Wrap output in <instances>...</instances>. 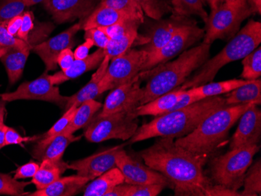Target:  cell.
Wrapping results in <instances>:
<instances>
[{
  "mask_svg": "<svg viewBox=\"0 0 261 196\" xmlns=\"http://www.w3.org/2000/svg\"><path fill=\"white\" fill-rule=\"evenodd\" d=\"M149 167L168 178L176 196H216L218 185L203 171L204 165L193 153L177 146L172 137H158L139 153Z\"/></svg>",
  "mask_w": 261,
  "mask_h": 196,
  "instance_id": "cell-1",
  "label": "cell"
},
{
  "mask_svg": "<svg viewBox=\"0 0 261 196\" xmlns=\"http://www.w3.org/2000/svg\"><path fill=\"white\" fill-rule=\"evenodd\" d=\"M226 106L224 97L205 98L191 105L170 111L143 124L130 137V143L158 137H184L191 133L210 114Z\"/></svg>",
  "mask_w": 261,
  "mask_h": 196,
  "instance_id": "cell-2",
  "label": "cell"
},
{
  "mask_svg": "<svg viewBox=\"0 0 261 196\" xmlns=\"http://www.w3.org/2000/svg\"><path fill=\"white\" fill-rule=\"evenodd\" d=\"M211 46L202 42L181 52L174 61L142 71L139 74L141 79H146L147 82L143 88L144 93L139 106L181 86L193 72L209 59Z\"/></svg>",
  "mask_w": 261,
  "mask_h": 196,
  "instance_id": "cell-3",
  "label": "cell"
},
{
  "mask_svg": "<svg viewBox=\"0 0 261 196\" xmlns=\"http://www.w3.org/2000/svg\"><path fill=\"white\" fill-rule=\"evenodd\" d=\"M250 105L224 106L210 114L191 133L174 142L205 165L227 140L230 130Z\"/></svg>",
  "mask_w": 261,
  "mask_h": 196,
  "instance_id": "cell-4",
  "label": "cell"
},
{
  "mask_svg": "<svg viewBox=\"0 0 261 196\" xmlns=\"http://www.w3.org/2000/svg\"><path fill=\"white\" fill-rule=\"evenodd\" d=\"M260 42V22L249 20L246 25L228 41L221 52L213 58H209L180 88L186 90L211 82L223 67L230 63L243 60L259 46Z\"/></svg>",
  "mask_w": 261,
  "mask_h": 196,
  "instance_id": "cell-5",
  "label": "cell"
},
{
  "mask_svg": "<svg viewBox=\"0 0 261 196\" xmlns=\"http://www.w3.org/2000/svg\"><path fill=\"white\" fill-rule=\"evenodd\" d=\"M259 150V145H250L213 156L209 159L208 178L214 184L238 192L243 186L246 171Z\"/></svg>",
  "mask_w": 261,
  "mask_h": 196,
  "instance_id": "cell-6",
  "label": "cell"
},
{
  "mask_svg": "<svg viewBox=\"0 0 261 196\" xmlns=\"http://www.w3.org/2000/svg\"><path fill=\"white\" fill-rule=\"evenodd\" d=\"M134 110L115 113L105 117L95 115L86 127L85 137L88 141L95 143L111 139H130L139 128L138 118L133 116Z\"/></svg>",
  "mask_w": 261,
  "mask_h": 196,
  "instance_id": "cell-7",
  "label": "cell"
},
{
  "mask_svg": "<svg viewBox=\"0 0 261 196\" xmlns=\"http://www.w3.org/2000/svg\"><path fill=\"white\" fill-rule=\"evenodd\" d=\"M253 14L250 6L234 8L223 3L211 10L205 22L203 42L211 45L216 40L229 41L240 31L242 23Z\"/></svg>",
  "mask_w": 261,
  "mask_h": 196,
  "instance_id": "cell-8",
  "label": "cell"
},
{
  "mask_svg": "<svg viewBox=\"0 0 261 196\" xmlns=\"http://www.w3.org/2000/svg\"><path fill=\"white\" fill-rule=\"evenodd\" d=\"M148 52L130 48L110 62L100 86L104 92L125 84L139 75L147 60Z\"/></svg>",
  "mask_w": 261,
  "mask_h": 196,
  "instance_id": "cell-9",
  "label": "cell"
},
{
  "mask_svg": "<svg viewBox=\"0 0 261 196\" xmlns=\"http://www.w3.org/2000/svg\"><path fill=\"white\" fill-rule=\"evenodd\" d=\"M0 98L4 102L16 100H40L53 102L64 109L68 96L61 94L57 86H54L49 80V74L45 71L40 77L32 81H27L20 85L17 90L0 94Z\"/></svg>",
  "mask_w": 261,
  "mask_h": 196,
  "instance_id": "cell-10",
  "label": "cell"
},
{
  "mask_svg": "<svg viewBox=\"0 0 261 196\" xmlns=\"http://www.w3.org/2000/svg\"><path fill=\"white\" fill-rule=\"evenodd\" d=\"M203 36L204 29L198 27L197 24L181 27L162 48L155 52L148 54L142 71H148L156 65L171 61L181 52L190 49L192 45L200 41Z\"/></svg>",
  "mask_w": 261,
  "mask_h": 196,
  "instance_id": "cell-11",
  "label": "cell"
},
{
  "mask_svg": "<svg viewBox=\"0 0 261 196\" xmlns=\"http://www.w3.org/2000/svg\"><path fill=\"white\" fill-rule=\"evenodd\" d=\"M153 20L146 30V35H139L136 42V43L138 42L139 45H143L142 50L146 51L148 54L155 52L162 48L181 27L196 24V20L191 17L173 14L169 18Z\"/></svg>",
  "mask_w": 261,
  "mask_h": 196,
  "instance_id": "cell-12",
  "label": "cell"
},
{
  "mask_svg": "<svg viewBox=\"0 0 261 196\" xmlns=\"http://www.w3.org/2000/svg\"><path fill=\"white\" fill-rule=\"evenodd\" d=\"M140 74L125 84L112 89L106 98L105 102L97 117H105L115 113L134 110L139 106L143 97V88H141Z\"/></svg>",
  "mask_w": 261,
  "mask_h": 196,
  "instance_id": "cell-13",
  "label": "cell"
},
{
  "mask_svg": "<svg viewBox=\"0 0 261 196\" xmlns=\"http://www.w3.org/2000/svg\"><path fill=\"white\" fill-rule=\"evenodd\" d=\"M116 164L124 175L126 184L133 185L159 184L172 188L168 178L127 155L124 149L117 154Z\"/></svg>",
  "mask_w": 261,
  "mask_h": 196,
  "instance_id": "cell-14",
  "label": "cell"
},
{
  "mask_svg": "<svg viewBox=\"0 0 261 196\" xmlns=\"http://www.w3.org/2000/svg\"><path fill=\"white\" fill-rule=\"evenodd\" d=\"M124 144L119 145L101 150L84 159L73 161L67 167L75 171L79 176L85 177L92 181L103 173L117 166L116 159L117 154L124 149Z\"/></svg>",
  "mask_w": 261,
  "mask_h": 196,
  "instance_id": "cell-15",
  "label": "cell"
},
{
  "mask_svg": "<svg viewBox=\"0 0 261 196\" xmlns=\"http://www.w3.org/2000/svg\"><path fill=\"white\" fill-rule=\"evenodd\" d=\"M80 30H82V20L57 36L34 46L32 51L43 61L45 71H55L57 68L59 54L67 48H72L74 36Z\"/></svg>",
  "mask_w": 261,
  "mask_h": 196,
  "instance_id": "cell-16",
  "label": "cell"
},
{
  "mask_svg": "<svg viewBox=\"0 0 261 196\" xmlns=\"http://www.w3.org/2000/svg\"><path fill=\"white\" fill-rule=\"evenodd\" d=\"M97 0H45L44 7L58 24L84 20L96 7Z\"/></svg>",
  "mask_w": 261,
  "mask_h": 196,
  "instance_id": "cell-17",
  "label": "cell"
},
{
  "mask_svg": "<svg viewBox=\"0 0 261 196\" xmlns=\"http://www.w3.org/2000/svg\"><path fill=\"white\" fill-rule=\"evenodd\" d=\"M261 140V111L251 104L239 119L238 127L231 137L230 149L259 145Z\"/></svg>",
  "mask_w": 261,
  "mask_h": 196,
  "instance_id": "cell-18",
  "label": "cell"
},
{
  "mask_svg": "<svg viewBox=\"0 0 261 196\" xmlns=\"http://www.w3.org/2000/svg\"><path fill=\"white\" fill-rule=\"evenodd\" d=\"M82 135H65L63 134H59L52 137H43L39 140L32 149V156L40 162L44 159H61L64 156L67 148L71 143L79 141Z\"/></svg>",
  "mask_w": 261,
  "mask_h": 196,
  "instance_id": "cell-19",
  "label": "cell"
},
{
  "mask_svg": "<svg viewBox=\"0 0 261 196\" xmlns=\"http://www.w3.org/2000/svg\"><path fill=\"white\" fill-rule=\"evenodd\" d=\"M128 20H139L144 22V17H138L110 7L96 6L92 14L86 20H82V29L86 31L96 27H110Z\"/></svg>",
  "mask_w": 261,
  "mask_h": 196,
  "instance_id": "cell-20",
  "label": "cell"
},
{
  "mask_svg": "<svg viewBox=\"0 0 261 196\" xmlns=\"http://www.w3.org/2000/svg\"><path fill=\"white\" fill-rule=\"evenodd\" d=\"M105 57V51L103 49H99L93 53L88 55L82 60H75L72 65L66 71H59L53 75H49V80L54 86H58L66 82L67 80L77 78L88 71L96 69L100 65Z\"/></svg>",
  "mask_w": 261,
  "mask_h": 196,
  "instance_id": "cell-21",
  "label": "cell"
},
{
  "mask_svg": "<svg viewBox=\"0 0 261 196\" xmlns=\"http://www.w3.org/2000/svg\"><path fill=\"white\" fill-rule=\"evenodd\" d=\"M110 62L111 60L108 57H104L103 61L98 67L97 71L94 73L88 84L76 92L75 94L68 96L64 110H67L71 106L79 107L83 102L90 99H95L98 96L105 92L100 86V82L107 72Z\"/></svg>",
  "mask_w": 261,
  "mask_h": 196,
  "instance_id": "cell-22",
  "label": "cell"
},
{
  "mask_svg": "<svg viewBox=\"0 0 261 196\" xmlns=\"http://www.w3.org/2000/svg\"><path fill=\"white\" fill-rule=\"evenodd\" d=\"M90 180L79 175L60 178L43 189L29 193L30 196H72L79 194Z\"/></svg>",
  "mask_w": 261,
  "mask_h": 196,
  "instance_id": "cell-23",
  "label": "cell"
},
{
  "mask_svg": "<svg viewBox=\"0 0 261 196\" xmlns=\"http://www.w3.org/2000/svg\"><path fill=\"white\" fill-rule=\"evenodd\" d=\"M184 92L185 89H181L180 86L176 88L146 104L138 106L133 111V116L137 118L141 116L158 117L169 112L179 100Z\"/></svg>",
  "mask_w": 261,
  "mask_h": 196,
  "instance_id": "cell-24",
  "label": "cell"
},
{
  "mask_svg": "<svg viewBox=\"0 0 261 196\" xmlns=\"http://www.w3.org/2000/svg\"><path fill=\"white\" fill-rule=\"evenodd\" d=\"M226 106L241 104H254L259 106L261 103V80H247V82L224 96Z\"/></svg>",
  "mask_w": 261,
  "mask_h": 196,
  "instance_id": "cell-25",
  "label": "cell"
},
{
  "mask_svg": "<svg viewBox=\"0 0 261 196\" xmlns=\"http://www.w3.org/2000/svg\"><path fill=\"white\" fill-rule=\"evenodd\" d=\"M68 163L63 158L58 159H44L39 165V170L32 178V183L37 190L43 189L54 181L61 178V175L68 169Z\"/></svg>",
  "mask_w": 261,
  "mask_h": 196,
  "instance_id": "cell-26",
  "label": "cell"
},
{
  "mask_svg": "<svg viewBox=\"0 0 261 196\" xmlns=\"http://www.w3.org/2000/svg\"><path fill=\"white\" fill-rule=\"evenodd\" d=\"M32 50L31 47L24 49L8 48L5 54L1 57L0 61H2L5 67L10 85L15 84L21 77L23 69Z\"/></svg>",
  "mask_w": 261,
  "mask_h": 196,
  "instance_id": "cell-27",
  "label": "cell"
},
{
  "mask_svg": "<svg viewBox=\"0 0 261 196\" xmlns=\"http://www.w3.org/2000/svg\"><path fill=\"white\" fill-rule=\"evenodd\" d=\"M124 183V177L119 168L114 167L92 180L85 189L84 196H105L111 189Z\"/></svg>",
  "mask_w": 261,
  "mask_h": 196,
  "instance_id": "cell-28",
  "label": "cell"
},
{
  "mask_svg": "<svg viewBox=\"0 0 261 196\" xmlns=\"http://www.w3.org/2000/svg\"><path fill=\"white\" fill-rule=\"evenodd\" d=\"M102 103L95 99H90L83 102L82 105L77 107L72 120L61 134L70 135L79 130L85 128L92 121L93 117L102 108Z\"/></svg>",
  "mask_w": 261,
  "mask_h": 196,
  "instance_id": "cell-29",
  "label": "cell"
},
{
  "mask_svg": "<svg viewBox=\"0 0 261 196\" xmlns=\"http://www.w3.org/2000/svg\"><path fill=\"white\" fill-rule=\"evenodd\" d=\"M246 82L247 80L243 79H231V80H223L219 82L211 81L197 87L191 88L188 90L193 96L202 99L227 94L234 89L246 84Z\"/></svg>",
  "mask_w": 261,
  "mask_h": 196,
  "instance_id": "cell-30",
  "label": "cell"
},
{
  "mask_svg": "<svg viewBox=\"0 0 261 196\" xmlns=\"http://www.w3.org/2000/svg\"><path fill=\"white\" fill-rule=\"evenodd\" d=\"M139 37V29H132L122 36L110 39L107 47L105 48V57H108L111 61L122 55L135 45Z\"/></svg>",
  "mask_w": 261,
  "mask_h": 196,
  "instance_id": "cell-31",
  "label": "cell"
},
{
  "mask_svg": "<svg viewBox=\"0 0 261 196\" xmlns=\"http://www.w3.org/2000/svg\"><path fill=\"white\" fill-rule=\"evenodd\" d=\"M206 0H171L173 15L190 17L197 16L206 22L208 14L204 8Z\"/></svg>",
  "mask_w": 261,
  "mask_h": 196,
  "instance_id": "cell-32",
  "label": "cell"
},
{
  "mask_svg": "<svg viewBox=\"0 0 261 196\" xmlns=\"http://www.w3.org/2000/svg\"><path fill=\"white\" fill-rule=\"evenodd\" d=\"M241 196H257L261 194V160L258 159L248 168L243 182Z\"/></svg>",
  "mask_w": 261,
  "mask_h": 196,
  "instance_id": "cell-33",
  "label": "cell"
},
{
  "mask_svg": "<svg viewBox=\"0 0 261 196\" xmlns=\"http://www.w3.org/2000/svg\"><path fill=\"white\" fill-rule=\"evenodd\" d=\"M142 12L152 20L162 19L166 14L172 12L169 0H135Z\"/></svg>",
  "mask_w": 261,
  "mask_h": 196,
  "instance_id": "cell-34",
  "label": "cell"
},
{
  "mask_svg": "<svg viewBox=\"0 0 261 196\" xmlns=\"http://www.w3.org/2000/svg\"><path fill=\"white\" fill-rule=\"evenodd\" d=\"M243 71L240 77L243 80H250L260 78L261 47L258 46L254 50L244 57L242 61Z\"/></svg>",
  "mask_w": 261,
  "mask_h": 196,
  "instance_id": "cell-35",
  "label": "cell"
},
{
  "mask_svg": "<svg viewBox=\"0 0 261 196\" xmlns=\"http://www.w3.org/2000/svg\"><path fill=\"white\" fill-rule=\"evenodd\" d=\"M26 7L23 0H0V24L21 15Z\"/></svg>",
  "mask_w": 261,
  "mask_h": 196,
  "instance_id": "cell-36",
  "label": "cell"
},
{
  "mask_svg": "<svg viewBox=\"0 0 261 196\" xmlns=\"http://www.w3.org/2000/svg\"><path fill=\"white\" fill-rule=\"evenodd\" d=\"M31 182H23L12 178L10 175L0 173V194L7 195H23L24 188Z\"/></svg>",
  "mask_w": 261,
  "mask_h": 196,
  "instance_id": "cell-37",
  "label": "cell"
},
{
  "mask_svg": "<svg viewBox=\"0 0 261 196\" xmlns=\"http://www.w3.org/2000/svg\"><path fill=\"white\" fill-rule=\"evenodd\" d=\"M97 6L110 7L138 17H144L142 9L135 0H101Z\"/></svg>",
  "mask_w": 261,
  "mask_h": 196,
  "instance_id": "cell-38",
  "label": "cell"
},
{
  "mask_svg": "<svg viewBox=\"0 0 261 196\" xmlns=\"http://www.w3.org/2000/svg\"><path fill=\"white\" fill-rule=\"evenodd\" d=\"M166 188L167 186L164 184H130L127 196H158Z\"/></svg>",
  "mask_w": 261,
  "mask_h": 196,
  "instance_id": "cell-39",
  "label": "cell"
},
{
  "mask_svg": "<svg viewBox=\"0 0 261 196\" xmlns=\"http://www.w3.org/2000/svg\"><path fill=\"white\" fill-rule=\"evenodd\" d=\"M24 48L31 47L33 49V46L29 42H24L18 38L11 36L7 32L6 24H0V48Z\"/></svg>",
  "mask_w": 261,
  "mask_h": 196,
  "instance_id": "cell-40",
  "label": "cell"
},
{
  "mask_svg": "<svg viewBox=\"0 0 261 196\" xmlns=\"http://www.w3.org/2000/svg\"><path fill=\"white\" fill-rule=\"evenodd\" d=\"M76 109L77 107L75 106H71L68 109H67L64 116L54 124L52 128L44 134L43 137H52V136L61 134L65 129L66 127L68 125L70 121L72 120Z\"/></svg>",
  "mask_w": 261,
  "mask_h": 196,
  "instance_id": "cell-41",
  "label": "cell"
},
{
  "mask_svg": "<svg viewBox=\"0 0 261 196\" xmlns=\"http://www.w3.org/2000/svg\"><path fill=\"white\" fill-rule=\"evenodd\" d=\"M34 22H35V17H34L33 13L27 11L22 14V24L17 35L18 39L29 42V36L35 29V25Z\"/></svg>",
  "mask_w": 261,
  "mask_h": 196,
  "instance_id": "cell-42",
  "label": "cell"
},
{
  "mask_svg": "<svg viewBox=\"0 0 261 196\" xmlns=\"http://www.w3.org/2000/svg\"><path fill=\"white\" fill-rule=\"evenodd\" d=\"M84 38L86 39H90L93 42L94 45L103 49L107 47L110 41V38L99 27L85 31Z\"/></svg>",
  "mask_w": 261,
  "mask_h": 196,
  "instance_id": "cell-43",
  "label": "cell"
},
{
  "mask_svg": "<svg viewBox=\"0 0 261 196\" xmlns=\"http://www.w3.org/2000/svg\"><path fill=\"white\" fill-rule=\"evenodd\" d=\"M37 139V137H23L17 131L7 127L5 131V146L10 145H21L23 143L33 142Z\"/></svg>",
  "mask_w": 261,
  "mask_h": 196,
  "instance_id": "cell-44",
  "label": "cell"
},
{
  "mask_svg": "<svg viewBox=\"0 0 261 196\" xmlns=\"http://www.w3.org/2000/svg\"><path fill=\"white\" fill-rule=\"evenodd\" d=\"M39 168V164L34 161H30L24 165L19 166L15 171L14 178L16 180L33 178Z\"/></svg>",
  "mask_w": 261,
  "mask_h": 196,
  "instance_id": "cell-45",
  "label": "cell"
},
{
  "mask_svg": "<svg viewBox=\"0 0 261 196\" xmlns=\"http://www.w3.org/2000/svg\"><path fill=\"white\" fill-rule=\"evenodd\" d=\"M74 59V52L71 50V48H67L64 49L57 57V65L60 66L61 71H66L70 66L72 65Z\"/></svg>",
  "mask_w": 261,
  "mask_h": 196,
  "instance_id": "cell-46",
  "label": "cell"
},
{
  "mask_svg": "<svg viewBox=\"0 0 261 196\" xmlns=\"http://www.w3.org/2000/svg\"><path fill=\"white\" fill-rule=\"evenodd\" d=\"M94 46L93 42L90 39H86L84 43L79 45L74 51V59H85L89 55V51Z\"/></svg>",
  "mask_w": 261,
  "mask_h": 196,
  "instance_id": "cell-47",
  "label": "cell"
},
{
  "mask_svg": "<svg viewBox=\"0 0 261 196\" xmlns=\"http://www.w3.org/2000/svg\"><path fill=\"white\" fill-rule=\"evenodd\" d=\"M21 24L22 14L21 15L14 17V18H12L11 20H8V21L6 23V27H7V32H8L11 36L17 38V35H18L19 30H20Z\"/></svg>",
  "mask_w": 261,
  "mask_h": 196,
  "instance_id": "cell-48",
  "label": "cell"
},
{
  "mask_svg": "<svg viewBox=\"0 0 261 196\" xmlns=\"http://www.w3.org/2000/svg\"><path fill=\"white\" fill-rule=\"evenodd\" d=\"M129 186L130 184L123 183L114 187L109 192L107 193L105 196H127Z\"/></svg>",
  "mask_w": 261,
  "mask_h": 196,
  "instance_id": "cell-49",
  "label": "cell"
},
{
  "mask_svg": "<svg viewBox=\"0 0 261 196\" xmlns=\"http://www.w3.org/2000/svg\"><path fill=\"white\" fill-rule=\"evenodd\" d=\"M224 4L234 8H242L247 7V0H224Z\"/></svg>",
  "mask_w": 261,
  "mask_h": 196,
  "instance_id": "cell-50",
  "label": "cell"
},
{
  "mask_svg": "<svg viewBox=\"0 0 261 196\" xmlns=\"http://www.w3.org/2000/svg\"><path fill=\"white\" fill-rule=\"evenodd\" d=\"M247 3L253 14H261V0H247Z\"/></svg>",
  "mask_w": 261,
  "mask_h": 196,
  "instance_id": "cell-51",
  "label": "cell"
},
{
  "mask_svg": "<svg viewBox=\"0 0 261 196\" xmlns=\"http://www.w3.org/2000/svg\"><path fill=\"white\" fill-rule=\"evenodd\" d=\"M7 126L4 124V119L0 120V149L5 146V131Z\"/></svg>",
  "mask_w": 261,
  "mask_h": 196,
  "instance_id": "cell-52",
  "label": "cell"
},
{
  "mask_svg": "<svg viewBox=\"0 0 261 196\" xmlns=\"http://www.w3.org/2000/svg\"><path fill=\"white\" fill-rule=\"evenodd\" d=\"M211 10L217 8L224 3V0H206Z\"/></svg>",
  "mask_w": 261,
  "mask_h": 196,
  "instance_id": "cell-53",
  "label": "cell"
},
{
  "mask_svg": "<svg viewBox=\"0 0 261 196\" xmlns=\"http://www.w3.org/2000/svg\"><path fill=\"white\" fill-rule=\"evenodd\" d=\"M7 49L8 48H0V59L5 54V52H7Z\"/></svg>",
  "mask_w": 261,
  "mask_h": 196,
  "instance_id": "cell-54",
  "label": "cell"
},
{
  "mask_svg": "<svg viewBox=\"0 0 261 196\" xmlns=\"http://www.w3.org/2000/svg\"><path fill=\"white\" fill-rule=\"evenodd\" d=\"M44 1H45V0H32V4H31V7H32V6L35 5V4L43 3Z\"/></svg>",
  "mask_w": 261,
  "mask_h": 196,
  "instance_id": "cell-55",
  "label": "cell"
},
{
  "mask_svg": "<svg viewBox=\"0 0 261 196\" xmlns=\"http://www.w3.org/2000/svg\"><path fill=\"white\" fill-rule=\"evenodd\" d=\"M4 107L0 106V120L4 119Z\"/></svg>",
  "mask_w": 261,
  "mask_h": 196,
  "instance_id": "cell-56",
  "label": "cell"
},
{
  "mask_svg": "<svg viewBox=\"0 0 261 196\" xmlns=\"http://www.w3.org/2000/svg\"><path fill=\"white\" fill-rule=\"evenodd\" d=\"M32 0H23V2L25 4L26 7H31V4H32Z\"/></svg>",
  "mask_w": 261,
  "mask_h": 196,
  "instance_id": "cell-57",
  "label": "cell"
}]
</instances>
